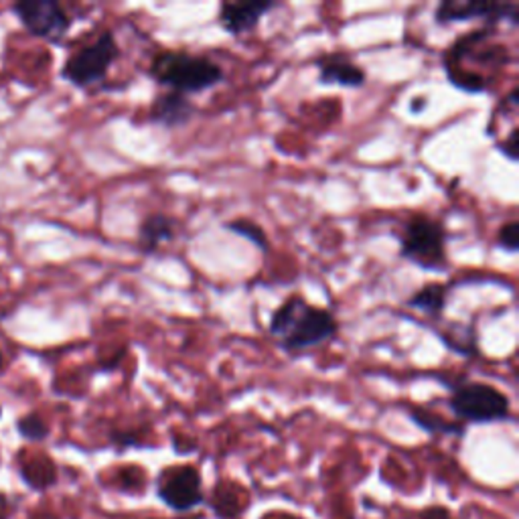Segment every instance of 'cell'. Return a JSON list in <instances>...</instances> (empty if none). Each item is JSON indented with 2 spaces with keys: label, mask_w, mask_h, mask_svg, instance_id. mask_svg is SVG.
<instances>
[{
  "label": "cell",
  "mask_w": 519,
  "mask_h": 519,
  "mask_svg": "<svg viewBox=\"0 0 519 519\" xmlns=\"http://www.w3.org/2000/svg\"><path fill=\"white\" fill-rule=\"evenodd\" d=\"M268 333L289 355L321 347L339 335V321L329 308L308 303L303 294H290L270 314Z\"/></svg>",
  "instance_id": "obj_1"
},
{
  "label": "cell",
  "mask_w": 519,
  "mask_h": 519,
  "mask_svg": "<svg viewBox=\"0 0 519 519\" xmlns=\"http://www.w3.org/2000/svg\"><path fill=\"white\" fill-rule=\"evenodd\" d=\"M497 151H500L505 159H509L511 163H517L519 154H517V128H515V126L509 130L507 138L500 140V143H497Z\"/></svg>",
  "instance_id": "obj_19"
},
{
  "label": "cell",
  "mask_w": 519,
  "mask_h": 519,
  "mask_svg": "<svg viewBox=\"0 0 519 519\" xmlns=\"http://www.w3.org/2000/svg\"><path fill=\"white\" fill-rule=\"evenodd\" d=\"M195 114H198V106L191 97L179 92H165L152 100L146 120L165 130H177L191 124Z\"/></svg>",
  "instance_id": "obj_11"
},
{
  "label": "cell",
  "mask_w": 519,
  "mask_h": 519,
  "mask_svg": "<svg viewBox=\"0 0 519 519\" xmlns=\"http://www.w3.org/2000/svg\"><path fill=\"white\" fill-rule=\"evenodd\" d=\"M23 481L33 489H47L55 483V467L51 461H33L20 469Z\"/></svg>",
  "instance_id": "obj_16"
},
{
  "label": "cell",
  "mask_w": 519,
  "mask_h": 519,
  "mask_svg": "<svg viewBox=\"0 0 519 519\" xmlns=\"http://www.w3.org/2000/svg\"><path fill=\"white\" fill-rule=\"evenodd\" d=\"M157 495L167 507L179 511V514L198 507V505L205 501V497H203L201 475L198 469L193 467L171 469V471L160 475Z\"/></svg>",
  "instance_id": "obj_8"
},
{
  "label": "cell",
  "mask_w": 519,
  "mask_h": 519,
  "mask_svg": "<svg viewBox=\"0 0 519 519\" xmlns=\"http://www.w3.org/2000/svg\"><path fill=\"white\" fill-rule=\"evenodd\" d=\"M408 418L418 428H422L428 434H451V437H462L465 434V424L462 422H446L437 414L422 408V406H410Z\"/></svg>",
  "instance_id": "obj_14"
},
{
  "label": "cell",
  "mask_w": 519,
  "mask_h": 519,
  "mask_svg": "<svg viewBox=\"0 0 519 519\" xmlns=\"http://www.w3.org/2000/svg\"><path fill=\"white\" fill-rule=\"evenodd\" d=\"M223 229L229 231L237 237H244L245 242H250L254 248H258L262 254H268L270 252V237L266 234L264 228L260 223L248 220V217H237V220H231L223 223Z\"/></svg>",
  "instance_id": "obj_15"
},
{
  "label": "cell",
  "mask_w": 519,
  "mask_h": 519,
  "mask_svg": "<svg viewBox=\"0 0 519 519\" xmlns=\"http://www.w3.org/2000/svg\"><path fill=\"white\" fill-rule=\"evenodd\" d=\"M448 231L437 217L412 213L399 236V258L426 272H445L448 268Z\"/></svg>",
  "instance_id": "obj_4"
},
{
  "label": "cell",
  "mask_w": 519,
  "mask_h": 519,
  "mask_svg": "<svg viewBox=\"0 0 519 519\" xmlns=\"http://www.w3.org/2000/svg\"><path fill=\"white\" fill-rule=\"evenodd\" d=\"M448 290L451 286L443 283H428L412 294V297L406 300V306L416 308V311L424 313L426 317L434 321H440L445 314V308L448 303Z\"/></svg>",
  "instance_id": "obj_13"
},
{
  "label": "cell",
  "mask_w": 519,
  "mask_h": 519,
  "mask_svg": "<svg viewBox=\"0 0 519 519\" xmlns=\"http://www.w3.org/2000/svg\"><path fill=\"white\" fill-rule=\"evenodd\" d=\"M280 519H298V517H280Z\"/></svg>",
  "instance_id": "obj_24"
},
{
  "label": "cell",
  "mask_w": 519,
  "mask_h": 519,
  "mask_svg": "<svg viewBox=\"0 0 519 519\" xmlns=\"http://www.w3.org/2000/svg\"><path fill=\"white\" fill-rule=\"evenodd\" d=\"M149 75L168 92L183 96L209 92L226 81V72L205 55L189 53L183 49H160L154 53Z\"/></svg>",
  "instance_id": "obj_2"
},
{
  "label": "cell",
  "mask_w": 519,
  "mask_h": 519,
  "mask_svg": "<svg viewBox=\"0 0 519 519\" xmlns=\"http://www.w3.org/2000/svg\"><path fill=\"white\" fill-rule=\"evenodd\" d=\"M448 388V408L462 424H493L511 418L509 396L495 385L469 382L465 377L434 376Z\"/></svg>",
  "instance_id": "obj_3"
},
{
  "label": "cell",
  "mask_w": 519,
  "mask_h": 519,
  "mask_svg": "<svg viewBox=\"0 0 519 519\" xmlns=\"http://www.w3.org/2000/svg\"><path fill=\"white\" fill-rule=\"evenodd\" d=\"M122 49L118 45L116 35L102 31L94 41L74 51L63 61L59 75L77 89L100 86L108 80L114 63L120 59Z\"/></svg>",
  "instance_id": "obj_5"
},
{
  "label": "cell",
  "mask_w": 519,
  "mask_h": 519,
  "mask_svg": "<svg viewBox=\"0 0 519 519\" xmlns=\"http://www.w3.org/2000/svg\"><path fill=\"white\" fill-rule=\"evenodd\" d=\"M420 519H453V515L443 505H432V507H426L420 514Z\"/></svg>",
  "instance_id": "obj_20"
},
{
  "label": "cell",
  "mask_w": 519,
  "mask_h": 519,
  "mask_svg": "<svg viewBox=\"0 0 519 519\" xmlns=\"http://www.w3.org/2000/svg\"><path fill=\"white\" fill-rule=\"evenodd\" d=\"M17 430L20 437L27 440H33V443H41V440H45L49 437V424L39 416L37 412L20 416L17 420Z\"/></svg>",
  "instance_id": "obj_17"
},
{
  "label": "cell",
  "mask_w": 519,
  "mask_h": 519,
  "mask_svg": "<svg viewBox=\"0 0 519 519\" xmlns=\"http://www.w3.org/2000/svg\"><path fill=\"white\" fill-rule=\"evenodd\" d=\"M317 81L321 86H339L347 89L363 88L368 83V72L343 51H331L314 59Z\"/></svg>",
  "instance_id": "obj_10"
},
{
  "label": "cell",
  "mask_w": 519,
  "mask_h": 519,
  "mask_svg": "<svg viewBox=\"0 0 519 519\" xmlns=\"http://www.w3.org/2000/svg\"><path fill=\"white\" fill-rule=\"evenodd\" d=\"M112 443L118 446H140V440L130 432H114L112 434Z\"/></svg>",
  "instance_id": "obj_21"
},
{
  "label": "cell",
  "mask_w": 519,
  "mask_h": 519,
  "mask_svg": "<svg viewBox=\"0 0 519 519\" xmlns=\"http://www.w3.org/2000/svg\"><path fill=\"white\" fill-rule=\"evenodd\" d=\"M179 221L167 213L146 215L138 228V248L143 254L151 256L160 245L174 240Z\"/></svg>",
  "instance_id": "obj_12"
},
{
  "label": "cell",
  "mask_w": 519,
  "mask_h": 519,
  "mask_svg": "<svg viewBox=\"0 0 519 519\" xmlns=\"http://www.w3.org/2000/svg\"><path fill=\"white\" fill-rule=\"evenodd\" d=\"M481 19L485 25L495 27L497 23L507 20L509 25L519 23V6L517 4H495V3H461V0H445L434 11V23L451 25L467 23V20Z\"/></svg>",
  "instance_id": "obj_7"
},
{
  "label": "cell",
  "mask_w": 519,
  "mask_h": 519,
  "mask_svg": "<svg viewBox=\"0 0 519 519\" xmlns=\"http://www.w3.org/2000/svg\"><path fill=\"white\" fill-rule=\"evenodd\" d=\"M426 104H428V102H426V97L422 96V97H416V100L412 102V106H410V108H412L414 114H420V108L424 110V108H426Z\"/></svg>",
  "instance_id": "obj_22"
},
{
  "label": "cell",
  "mask_w": 519,
  "mask_h": 519,
  "mask_svg": "<svg viewBox=\"0 0 519 519\" xmlns=\"http://www.w3.org/2000/svg\"><path fill=\"white\" fill-rule=\"evenodd\" d=\"M9 517V501L4 495H0V519Z\"/></svg>",
  "instance_id": "obj_23"
},
{
  "label": "cell",
  "mask_w": 519,
  "mask_h": 519,
  "mask_svg": "<svg viewBox=\"0 0 519 519\" xmlns=\"http://www.w3.org/2000/svg\"><path fill=\"white\" fill-rule=\"evenodd\" d=\"M280 3L275 0H248V3H221L217 20L223 27V31L231 37H244V35L254 33L262 19L278 9Z\"/></svg>",
  "instance_id": "obj_9"
},
{
  "label": "cell",
  "mask_w": 519,
  "mask_h": 519,
  "mask_svg": "<svg viewBox=\"0 0 519 519\" xmlns=\"http://www.w3.org/2000/svg\"><path fill=\"white\" fill-rule=\"evenodd\" d=\"M11 12L27 33L49 43H59L74 27V17L58 0H19Z\"/></svg>",
  "instance_id": "obj_6"
},
{
  "label": "cell",
  "mask_w": 519,
  "mask_h": 519,
  "mask_svg": "<svg viewBox=\"0 0 519 519\" xmlns=\"http://www.w3.org/2000/svg\"><path fill=\"white\" fill-rule=\"evenodd\" d=\"M497 248H501L507 254H517L519 250V223L511 220L497 229Z\"/></svg>",
  "instance_id": "obj_18"
}]
</instances>
